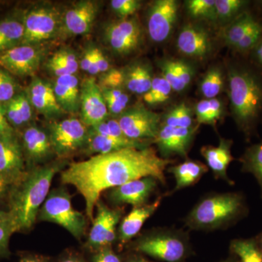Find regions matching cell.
Masks as SVG:
<instances>
[{"label": "cell", "instance_id": "13", "mask_svg": "<svg viewBox=\"0 0 262 262\" xmlns=\"http://www.w3.org/2000/svg\"><path fill=\"white\" fill-rule=\"evenodd\" d=\"M27 172L23 149L16 133L0 136V177L11 187L20 182Z\"/></svg>", "mask_w": 262, "mask_h": 262}, {"label": "cell", "instance_id": "11", "mask_svg": "<svg viewBox=\"0 0 262 262\" xmlns=\"http://www.w3.org/2000/svg\"><path fill=\"white\" fill-rule=\"evenodd\" d=\"M142 30L137 19H121L106 26L104 39L114 53L127 56L137 51L142 43Z\"/></svg>", "mask_w": 262, "mask_h": 262}, {"label": "cell", "instance_id": "32", "mask_svg": "<svg viewBox=\"0 0 262 262\" xmlns=\"http://www.w3.org/2000/svg\"><path fill=\"white\" fill-rule=\"evenodd\" d=\"M239 161L242 171L251 173L257 181L262 198V141L248 147Z\"/></svg>", "mask_w": 262, "mask_h": 262}, {"label": "cell", "instance_id": "29", "mask_svg": "<svg viewBox=\"0 0 262 262\" xmlns=\"http://www.w3.org/2000/svg\"><path fill=\"white\" fill-rule=\"evenodd\" d=\"M260 22L249 10L244 12L225 27L223 39L226 44L234 49L239 41Z\"/></svg>", "mask_w": 262, "mask_h": 262}, {"label": "cell", "instance_id": "38", "mask_svg": "<svg viewBox=\"0 0 262 262\" xmlns=\"http://www.w3.org/2000/svg\"><path fill=\"white\" fill-rule=\"evenodd\" d=\"M185 3L188 13L193 18L217 20L215 0H189Z\"/></svg>", "mask_w": 262, "mask_h": 262}, {"label": "cell", "instance_id": "48", "mask_svg": "<svg viewBox=\"0 0 262 262\" xmlns=\"http://www.w3.org/2000/svg\"><path fill=\"white\" fill-rule=\"evenodd\" d=\"M94 53L99 73L103 74L110 70L111 69L110 61L106 56L103 54L102 51L100 48L94 47Z\"/></svg>", "mask_w": 262, "mask_h": 262}, {"label": "cell", "instance_id": "24", "mask_svg": "<svg viewBox=\"0 0 262 262\" xmlns=\"http://www.w3.org/2000/svg\"><path fill=\"white\" fill-rule=\"evenodd\" d=\"M147 142L130 140L128 139H118L95 134L90 130L87 142L82 151L84 154L91 155L108 154L125 148H143L148 146Z\"/></svg>", "mask_w": 262, "mask_h": 262}, {"label": "cell", "instance_id": "22", "mask_svg": "<svg viewBox=\"0 0 262 262\" xmlns=\"http://www.w3.org/2000/svg\"><path fill=\"white\" fill-rule=\"evenodd\" d=\"M161 201L162 196H160L149 204L135 207L122 219L117 232V242L119 247L122 248L139 234L146 221L158 209Z\"/></svg>", "mask_w": 262, "mask_h": 262}, {"label": "cell", "instance_id": "33", "mask_svg": "<svg viewBox=\"0 0 262 262\" xmlns=\"http://www.w3.org/2000/svg\"><path fill=\"white\" fill-rule=\"evenodd\" d=\"M230 251L239 262H262V252L256 237L233 239L230 244Z\"/></svg>", "mask_w": 262, "mask_h": 262}, {"label": "cell", "instance_id": "40", "mask_svg": "<svg viewBox=\"0 0 262 262\" xmlns=\"http://www.w3.org/2000/svg\"><path fill=\"white\" fill-rule=\"evenodd\" d=\"M98 84L100 89H122V87H125V70L110 69L101 74Z\"/></svg>", "mask_w": 262, "mask_h": 262}, {"label": "cell", "instance_id": "23", "mask_svg": "<svg viewBox=\"0 0 262 262\" xmlns=\"http://www.w3.org/2000/svg\"><path fill=\"white\" fill-rule=\"evenodd\" d=\"M232 144L233 141L230 139L220 138L218 146H203L201 151L215 178L225 181L229 185H234L233 181L227 175L229 165L234 160L231 151Z\"/></svg>", "mask_w": 262, "mask_h": 262}, {"label": "cell", "instance_id": "1", "mask_svg": "<svg viewBox=\"0 0 262 262\" xmlns=\"http://www.w3.org/2000/svg\"><path fill=\"white\" fill-rule=\"evenodd\" d=\"M173 163V160L158 155L151 146L125 148L69 164L61 170V181L63 184L73 186L82 194L86 216L93 222L96 203L103 192L145 177L165 184V170Z\"/></svg>", "mask_w": 262, "mask_h": 262}, {"label": "cell", "instance_id": "54", "mask_svg": "<svg viewBox=\"0 0 262 262\" xmlns=\"http://www.w3.org/2000/svg\"><path fill=\"white\" fill-rule=\"evenodd\" d=\"M10 186L3 177H0V198L8 196Z\"/></svg>", "mask_w": 262, "mask_h": 262}, {"label": "cell", "instance_id": "10", "mask_svg": "<svg viewBox=\"0 0 262 262\" xmlns=\"http://www.w3.org/2000/svg\"><path fill=\"white\" fill-rule=\"evenodd\" d=\"M125 137L137 141H154L161 126L159 114L136 104L117 117Z\"/></svg>", "mask_w": 262, "mask_h": 262}, {"label": "cell", "instance_id": "36", "mask_svg": "<svg viewBox=\"0 0 262 262\" xmlns=\"http://www.w3.org/2000/svg\"><path fill=\"white\" fill-rule=\"evenodd\" d=\"M163 124L168 126L190 128L195 126L191 108L184 103L176 105L163 117Z\"/></svg>", "mask_w": 262, "mask_h": 262}, {"label": "cell", "instance_id": "16", "mask_svg": "<svg viewBox=\"0 0 262 262\" xmlns=\"http://www.w3.org/2000/svg\"><path fill=\"white\" fill-rule=\"evenodd\" d=\"M80 110V120L89 127L108 118V110L102 92L93 77L84 79L81 84Z\"/></svg>", "mask_w": 262, "mask_h": 262}, {"label": "cell", "instance_id": "45", "mask_svg": "<svg viewBox=\"0 0 262 262\" xmlns=\"http://www.w3.org/2000/svg\"><path fill=\"white\" fill-rule=\"evenodd\" d=\"M14 99L16 102L17 108L22 122H23L24 128L28 126L29 122L32 120L33 116V106L30 102L27 91H22L18 93L15 96Z\"/></svg>", "mask_w": 262, "mask_h": 262}, {"label": "cell", "instance_id": "57", "mask_svg": "<svg viewBox=\"0 0 262 262\" xmlns=\"http://www.w3.org/2000/svg\"><path fill=\"white\" fill-rule=\"evenodd\" d=\"M8 214V210H3L0 208V218H1V217L5 216V215H7Z\"/></svg>", "mask_w": 262, "mask_h": 262}, {"label": "cell", "instance_id": "18", "mask_svg": "<svg viewBox=\"0 0 262 262\" xmlns=\"http://www.w3.org/2000/svg\"><path fill=\"white\" fill-rule=\"evenodd\" d=\"M99 5L93 0L80 1L66 11L62 18L61 30L67 36L84 35L91 32L96 17Z\"/></svg>", "mask_w": 262, "mask_h": 262}, {"label": "cell", "instance_id": "42", "mask_svg": "<svg viewBox=\"0 0 262 262\" xmlns=\"http://www.w3.org/2000/svg\"><path fill=\"white\" fill-rule=\"evenodd\" d=\"M90 130L100 135L118 138V139H127L124 135L120 124L117 118L106 119L97 125L89 127Z\"/></svg>", "mask_w": 262, "mask_h": 262}, {"label": "cell", "instance_id": "46", "mask_svg": "<svg viewBox=\"0 0 262 262\" xmlns=\"http://www.w3.org/2000/svg\"><path fill=\"white\" fill-rule=\"evenodd\" d=\"M93 262H122L113 247L102 248L93 253Z\"/></svg>", "mask_w": 262, "mask_h": 262}, {"label": "cell", "instance_id": "25", "mask_svg": "<svg viewBox=\"0 0 262 262\" xmlns=\"http://www.w3.org/2000/svg\"><path fill=\"white\" fill-rule=\"evenodd\" d=\"M57 102L65 113L80 110V86L75 75L57 77L53 85Z\"/></svg>", "mask_w": 262, "mask_h": 262}, {"label": "cell", "instance_id": "34", "mask_svg": "<svg viewBox=\"0 0 262 262\" xmlns=\"http://www.w3.org/2000/svg\"><path fill=\"white\" fill-rule=\"evenodd\" d=\"M248 5L249 2L245 0H215L217 20L229 24L248 10Z\"/></svg>", "mask_w": 262, "mask_h": 262}, {"label": "cell", "instance_id": "35", "mask_svg": "<svg viewBox=\"0 0 262 262\" xmlns=\"http://www.w3.org/2000/svg\"><path fill=\"white\" fill-rule=\"evenodd\" d=\"M225 85V77L223 72L219 67H213L209 69L203 77L200 91L206 99L216 98L220 95Z\"/></svg>", "mask_w": 262, "mask_h": 262}, {"label": "cell", "instance_id": "58", "mask_svg": "<svg viewBox=\"0 0 262 262\" xmlns=\"http://www.w3.org/2000/svg\"><path fill=\"white\" fill-rule=\"evenodd\" d=\"M220 262H236V261H234V259H232V258H227V259L223 260V261Z\"/></svg>", "mask_w": 262, "mask_h": 262}, {"label": "cell", "instance_id": "49", "mask_svg": "<svg viewBox=\"0 0 262 262\" xmlns=\"http://www.w3.org/2000/svg\"><path fill=\"white\" fill-rule=\"evenodd\" d=\"M15 130L5 117V110L3 104H0V136H9L15 134Z\"/></svg>", "mask_w": 262, "mask_h": 262}, {"label": "cell", "instance_id": "5", "mask_svg": "<svg viewBox=\"0 0 262 262\" xmlns=\"http://www.w3.org/2000/svg\"><path fill=\"white\" fill-rule=\"evenodd\" d=\"M133 248L164 262H184L192 254L187 233L172 229H158L141 236Z\"/></svg>", "mask_w": 262, "mask_h": 262}, {"label": "cell", "instance_id": "47", "mask_svg": "<svg viewBox=\"0 0 262 262\" xmlns=\"http://www.w3.org/2000/svg\"><path fill=\"white\" fill-rule=\"evenodd\" d=\"M103 98H104L105 102H106L108 114L114 117L120 116L127 108V106L128 104V101L115 99V98L106 97V96H103Z\"/></svg>", "mask_w": 262, "mask_h": 262}, {"label": "cell", "instance_id": "41", "mask_svg": "<svg viewBox=\"0 0 262 262\" xmlns=\"http://www.w3.org/2000/svg\"><path fill=\"white\" fill-rule=\"evenodd\" d=\"M15 233L9 213L0 218V258L10 256L9 243L12 234Z\"/></svg>", "mask_w": 262, "mask_h": 262}, {"label": "cell", "instance_id": "7", "mask_svg": "<svg viewBox=\"0 0 262 262\" xmlns=\"http://www.w3.org/2000/svg\"><path fill=\"white\" fill-rule=\"evenodd\" d=\"M47 131L53 153L61 160L83 149L89 136V127L76 117L53 120Z\"/></svg>", "mask_w": 262, "mask_h": 262}, {"label": "cell", "instance_id": "28", "mask_svg": "<svg viewBox=\"0 0 262 262\" xmlns=\"http://www.w3.org/2000/svg\"><path fill=\"white\" fill-rule=\"evenodd\" d=\"M125 70V87L133 94L143 95L149 91L152 84V72L149 65L137 62Z\"/></svg>", "mask_w": 262, "mask_h": 262}, {"label": "cell", "instance_id": "44", "mask_svg": "<svg viewBox=\"0 0 262 262\" xmlns=\"http://www.w3.org/2000/svg\"><path fill=\"white\" fill-rule=\"evenodd\" d=\"M112 10L121 19H126L140 9L141 3L138 0H113Z\"/></svg>", "mask_w": 262, "mask_h": 262}, {"label": "cell", "instance_id": "31", "mask_svg": "<svg viewBox=\"0 0 262 262\" xmlns=\"http://www.w3.org/2000/svg\"><path fill=\"white\" fill-rule=\"evenodd\" d=\"M224 112L223 102L216 98L202 100L196 103L194 108V113L199 125L206 124L214 126L224 115Z\"/></svg>", "mask_w": 262, "mask_h": 262}, {"label": "cell", "instance_id": "50", "mask_svg": "<svg viewBox=\"0 0 262 262\" xmlns=\"http://www.w3.org/2000/svg\"><path fill=\"white\" fill-rule=\"evenodd\" d=\"M17 262H52L51 258L39 253H22Z\"/></svg>", "mask_w": 262, "mask_h": 262}, {"label": "cell", "instance_id": "3", "mask_svg": "<svg viewBox=\"0 0 262 262\" xmlns=\"http://www.w3.org/2000/svg\"><path fill=\"white\" fill-rule=\"evenodd\" d=\"M230 110L236 125L249 137L262 114V77L247 65L232 63L228 68Z\"/></svg>", "mask_w": 262, "mask_h": 262}, {"label": "cell", "instance_id": "20", "mask_svg": "<svg viewBox=\"0 0 262 262\" xmlns=\"http://www.w3.org/2000/svg\"><path fill=\"white\" fill-rule=\"evenodd\" d=\"M177 47L184 56L202 60L211 54L213 43L206 29L189 24L184 26L179 32Z\"/></svg>", "mask_w": 262, "mask_h": 262}, {"label": "cell", "instance_id": "43", "mask_svg": "<svg viewBox=\"0 0 262 262\" xmlns=\"http://www.w3.org/2000/svg\"><path fill=\"white\" fill-rule=\"evenodd\" d=\"M50 59L63 66L67 70L70 71L72 75H75L80 67V61L77 58V55L72 50H59L56 52Z\"/></svg>", "mask_w": 262, "mask_h": 262}, {"label": "cell", "instance_id": "17", "mask_svg": "<svg viewBox=\"0 0 262 262\" xmlns=\"http://www.w3.org/2000/svg\"><path fill=\"white\" fill-rule=\"evenodd\" d=\"M199 124L190 128H182L162 125L153 142L158 146L160 157L169 159L170 156L186 157L192 145Z\"/></svg>", "mask_w": 262, "mask_h": 262}, {"label": "cell", "instance_id": "2", "mask_svg": "<svg viewBox=\"0 0 262 262\" xmlns=\"http://www.w3.org/2000/svg\"><path fill=\"white\" fill-rule=\"evenodd\" d=\"M65 165L63 161L56 162L27 170L20 182L10 187L7 210L14 232H29L34 227L53 178Z\"/></svg>", "mask_w": 262, "mask_h": 262}, {"label": "cell", "instance_id": "27", "mask_svg": "<svg viewBox=\"0 0 262 262\" xmlns=\"http://www.w3.org/2000/svg\"><path fill=\"white\" fill-rule=\"evenodd\" d=\"M208 170L206 165L192 160H187L179 165L169 167L167 171L173 174L176 180V187L172 193L194 185Z\"/></svg>", "mask_w": 262, "mask_h": 262}, {"label": "cell", "instance_id": "56", "mask_svg": "<svg viewBox=\"0 0 262 262\" xmlns=\"http://www.w3.org/2000/svg\"><path fill=\"white\" fill-rule=\"evenodd\" d=\"M256 241H257L258 246H259L260 249H261L262 252V233L260 234L258 237H256Z\"/></svg>", "mask_w": 262, "mask_h": 262}, {"label": "cell", "instance_id": "30", "mask_svg": "<svg viewBox=\"0 0 262 262\" xmlns=\"http://www.w3.org/2000/svg\"><path fill=\"white\" fill-rule=\"evenodd\" d=\"M24 32V22L14 18L0 21V54L21 44Z\"/></svg>", "mask_w": 262, "mask_h": 262}, {"label": "cell", "instance_id": "55", "mask_svg": "<svg viewBox=\"0 0 262 262\" xmlns=\"http://www.w3.org/2000/svg\"><path fill=\"white\" fill-rule=\"evenodd\" d=\"M125 262H151L149 260H148L147 258L143 256L142 255L138 254V255H133L130 257L127 258L126 261Z\"/></svg>", "mask_w": 262, "mask_h": 262}, {"label": "cell", "instance_id": "53", "mask_svg": "<svg viewBox=\"0 0 262 262\" xmlns=\"http://www.w3.org/2000/svg\"><path fill=\"white\" fill-rule=\"evenodd\" d=\"M250 53H251V56L256 63L262 69V36L257 45Z\"/></svg>", "mask_w": 262, "mask_h": 262}, {"label": "cell", "instance_id": "37", "mask_svg": "<svg viewBox=\"0 0 262 262\" xmlns=\"http://www.w3.org/2000/svg\"><path fill=\"white\" fill-rule=\"evenodd\" d=\"M173 89L163 76L154 77L149 91L143 96L144 102L149 105L165 103L170 98Z\"/></svg>", "mask_w": 262, "mask_h": 262}, {"label": "cell", "instance_id": "15", "mask_svg": "<svg viewBox=\"0 0 262 262\" xmlns=\"http://www.w3.org/2000/svg\"><path fill=\"white\" fill-rule=\"evenodd\" d=\"M178 10V2L175 0H158L151 4L147 13V31L153 42H165L170 37Z\"/></svg>", "mask_w": 262, "mask_h": 262}, {"label": "cell", "instance_id": "51", "mask_svg": "<svg viewBox=\"0 0 262 262\" xmlns=\"http://www.w3.org/2000/svg\"><path fill=\"white\" fill-rule=\"evenodd\" d=\"M94 61V47L87 48L84 51L80 61V67L84 72H89L90 67Z\"/></svg>", "mask_w": 262, "mask_h": 262}, {"label": "cell", "instance_id": "8", "mask_svg": "<svg viewBox=\"0 0 262 262\" xmlns=\"http://www.w3.org/2000/svg\"><path fill=\"white\" fill-rule=\"evenodd\" d=\"M23 22L22 45L38 46L53 39L61 31V13L53 7L39 6L32 8L25 15Z\"/></svg>", "mask_w": 262, "mask_h": 262}, {"label": "cell", "instance_id": "4", "mask_svg": "<svg viewBox=\"0 0 262 262\" xmlns=\"http://www.w3.org/2000/svg\"><path fill=\"white\" fill-rule=\"evenodd\" d=\"M248 210L247 203L242 193L211 194L196 203L187 215L185 224L193 230L225 228L244 218Z\"/></svg>", "mask_w": 262, "mask_h": 262}, {"label": "cell", "instance_id": "14", "mask_svg": "<svg viewBox=\"0 0 262 262\" xmlns=\"http://www.w3.org/2000/svg\"><path fill=\"white\" fill-rule=\"evenodd\" d=\"M20 141L27 170L44 165L55 155L47 130L37 125H29L24 128Z\"/></svg>", "mask_w": 262, "mask_h": 262}, {"label": "cell", "instance_id": "26", "mask_svg": "<svg viewBox=\"0 0 262 262\" xmlns=\"http://www.w3.org/2000/svg\"><path fill=\"white\" fill-rule=\"evenodd\" d=\"M159 67L162 76L171 86L173 91L182 92L193 80L194 70L189 63L179 59H163Z\"/></svg>", "mask_w": 262, "mask_h": 262}, {"label": "cell", "instance_id": "9", "mask_svg": "<svg viewBox=\"0 0 262 262\" xmlns=\"http://www.w3.org/2000/svg\"><path fill=\"white\" fill-rule=\"evenodd\" d=\"M96 215L92 222L84 247L93 253L107 247H113L117 241V227L121 222L123 210L111 208L98 200L96 205Z\"/></svg>", "mask_w": 262, "mask_h": 262}, {"label": "cell", "instance_id": "19", "mask_svg": "<svg viewBox=\"0 0 262 262\" xmlns=\"http://www.w3.org/2000/svg\"><path fill=\"white\" fill-rule=\"evenodd\" d=\"M158 181L153 177H145L131 181L123 185L110 189L108 198L116 206L128 204L139 207L147 204L149 196L152 194Z\"/></svg>", "mask_w": 262, "mask_h": 262}, {"label": "cell", "instance_id": "6", "mask_svg": "<svg viewBox=\"0 0 262 262\" xmlns=\"http://www.w3.org/2000/svg\"><path fill=\"white\" fill-rule=\"evenodd\" d=\"M88 220L86 215L73 208L72 196L65 187L50 192L37 217L39 222L61 226L77 239H82L85 234Z\"/></svg>", "mask_w": 262, "mask_h": 262}, {"label": "cell", "instance_id": "21", "mask_svg": "<svg viewBox=\"0 0 262 262\" xmlns=\"http://www.w3.org/2000/svg\"><path fill=\"white\" fill-rule=\"evenodd\" d=\"M33 108L46 118L55 120L65 113L57 102L52 84L39 77H33L27 91Z\"/></svg>", "mask_w": 262, "mask_h": 262}, {"label": "cell", "instance_id": "12", "mask_svg": "<svg viewBox=\"0 0 262 262\" xmlns=\"http://www.w3.org/2000/svg\"><path fill=\"white\" fill-rule=\"evenodd\" d=\"M44 58V50L38 46L19 45L0 54V68L12 75H34Z\"/></svg>", "mask_w": 262, "mask_h": 262}, {"label": "cell", "instance_id": "52", "mask_svg": "<svg viewBox=\"0 0 262 262\" xmlns=\"http://www.w3.org/2000/svg\"><path fill=\"white\" fill-rule=\"evenodd\" d=\"M58 262H87L80 254L76 252H68L60 258Z\"/></svg>", "mask_w": 262, "mask_h": 262}, {"label": "cell", "instance_id": "39", "mask_svg": "<svg viewBox=\"0 0 262 262\" xmlns=\"http://www.w3.org/2000/svg\"><path fill=\"white\" fill-rule=\"evenodd\" d=\"M18 84L13 75L0 68V104H5L17 94Z\"/></svg>", "mask_w": 262, "mask_h": 262}]
</instances>
